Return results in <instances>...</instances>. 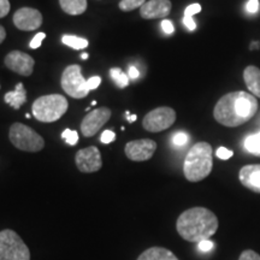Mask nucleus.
<instances>
[{"label":"nucleus","instance_id":"obj_1","mask_svg":"<svg viewBox=\"0 0 260 260\" xmlns=\"http://www.w3.org/2000/svg\"><path fill=\"white\" fill-rule=\"evenodd\" d=\"M258 111L256 98L247 92H232L216 104L213 117L219 124L229 128L240 126L252 119Z\"/></svg>","mask_w":260,"mask_h":260},{"label":"nucleus","instance_id":"obj_2","mask_svg":"<svg viewBox=\"0 0 260 260\" xmlns=\"http://www.w3.org/2000/svg\"><path fill=\"white\" fill-rule=\"evenodd\" d=\"M218 218L205 207H193L180 214L176 222L177 233L188 242L209 240L218 230Z\"/></svg>","mask_w":260,"mask_h":260},{"label":"nucleus","instance_id":"obj_3","mask_svg":"<svg viewBox=\"0 0 260 260\" xmlns=\"http://www.w3.org/2000/svg\"><path fill=\"white\" fill-rule=\"evenodd\" d=\"M212 168V147L207 142H198L184 159L183 174L189 182H200L209 176Z\"/></svg>","mask_w":260,"mask_h":260},{"label":"nucleus","instance_id":"obj_4","mask_svg":"<svg viewBox=\"0 0 260 260\" xmlns=\"http://www.w3.org/2000/svg\"><path fill=\"white\" fill-rule=\"evenodd\" d=\"M68 107H69V103L67 98L60 94H48V95L38 98L32 103L31 110L32 115L38 121L52 123L61 118L68 111Z\"/></svg>","mask_w":260,"mask_h":260},{"label":"nucleus","instance_id":"obj_5","mask_svg":"<svg viewBox=\"0 0 260 260\" xmlns=\"http://www.w3.org/2000/svg\"><path fill=\"white\" fill-rule=\"evenodd\" d=\"M9 139L16 148L24 152H40L45 147V140L34 129L22 123H14L10 126Z\"/></svg>","mask_w":260,"mask_h":260},{"label":"nucleus","instance_id":"obj_6","mask_svg":"<svg viewBox=\"0 0 260 260\" xmlns=\"http://www.w3.org/2000/svg\"><path fill=\"white\" fill-rule=\"evenodd\" d=\"M0 260H30L28 246L14 230L0 232Z\"/></svg>","mask_w":260,"mask_h":260},{"label":"nucleus","instance_id":"obj_7","mask_svg":"<svg viewBox=\"0 0 260 260\" xmlns=\"http://www.w3.org/2000/svg\"><path fill=\"white\" fill-rule=\"evenodd\" d=\"M60 84L64 92L74 99H83L90 92L87 87V80H84L82 75V69L77 64L65 68L61 74Z\"/></svg>","mask_w":260,"mask_h":260},{"label":"nucleus","instance_id":"obj_8","mask_svg":"<svg viewBox=\"0 0 260 260\" xmlns=\"http://www.w3.org/2000/svg\"><path fill=\"white\" fill-rule=\"evenodd\" d=\"M176 121V112L174 109L167 106L152 110L145 116L142 125L149 133H159L167 130Z\"/></svg>","mask_w":260,"mask_h":260},{"label":"nucleus","instance_id":"obj_9","mask_svg":"<svg viewBox=\"0 0 260 260\" xmlns=\"http://www.w3.org/2000/svg\"><path fill=\"white\" fill-rule=\"evenodd\" d=\"M110 117H111V110L109 107H100L87 113L81 123V132L83 136L92 138L106 124V122H109Z\"/></svg>","mask_w":260,"mask_h":260},{"label":"nucleus","instance_id":"obj_10","mask_svg":"<svg viewBox=\"0 0 260 260\" xmlns=\"http://www.w3.org/2000/svg\"><path fill=\"white\" fill-rule=\"evenodd\" d=\"M76 167L83 174H92L99 171L103 167V159L100 151L95 146L80 149L75 155Z\"/></svg>","mask_w":260,"mask_h":260},{"label":"nucleus","instance_id":"obj_11","mask_svg":"<svg viewBox=\"0 0 260 260\" xmlns=\"http://www.w3.org/2000/svg\"><path fill=\"white\" fill-rule=\"evenodd\" d=\"M157 151V144L151 139H141L130 141L125 145L124 152L128 159L133 161H146L153 157Z\"/></svg>","mask_w":260,"mask_h":260},{"label":"nucleus","instance_id":"obj_12","mask_svg":"<svg viewBox=\"0 0 260 260\" xmlns=\"http://www.w3.org/2000/svg\"><path fill=\"white\" fill-rule=\"evenodd\" d=\"M4 63L8 69L21 75V76L28 77L34 71L35 60L24 52L11 51L10 53L6 54Z\"/></svg>","mask_w":260,"mask_h":260},{"label":"nucleus","instance_id":"obj_13","mask_svg":"<svg viewBox=\"0 0 260 260\" xmlns=\"http://www.w3.org/2000/svg\"><path fill=\"white\" fill-rule=\"evenodd\" d=\"M42 15L37 9L32 8H21L15 12L14 24L16 28L23 31L37 30L42 24Z\"/></svg>","mask_w":260,"mask_h":260},{"label":"nucleus","instance_id":"obj_14","mask_svg":"<svg viewBox=\"0 0 260 260\" xmlns=\"http://www.w3.org/2000/svg\"><path fill=\"white\" fill-rule=\"evenodd\" d=\"M171 6L170 0H149L140 8V16L145 19L164 18L170 15Z\"/></svg>","mask_w":260,"mask_h":260},{"label":"nucleus","instance_id":"obj_15","mask_svg":"<svg viewBox=\"0 0 260 260\" xmlns=\"http://www.w3.org/2000/svg\"><path fill=\"white\" fill-rule=\"evenodd\" d=\"M239 180L247 189L260 194V164L243 167L239 172Z\"/></svg>","mask_w":260,"mask_h":260},{"label":"nucleus","instance_id":"obj_16","mask_svg":"<svg viewBox=\"0 0 260 260\" xmlns=\"http://www.w3.org/2000/svg\"><path fill=\"white\" fill-rule=\"evenodd\" d=\"M243 80L252 95L260 98V69L249 65L243 71Z\"/></svg>","mask_w":260,"mask_h":260},{"label":"nucleus","instance_id":"obj_17","mask_svg":"<svg viewBox=\"0 0 260 260\" xmlns=\"http://www.w3.org/2000/svg\"><path fill=\"white\" fill-rule=\"evenodd\" d=\"M4 100L9 106L12 107V109L15 110L21 109L22 105H24V104L27 103V90L24 89L22 82H18L16 84L14 90L6 93L4 96Z\"/></svg>","mask_w":260,"mask_h":260},{"label":"nucleus","instance_id":"obj_18","mask_svg":"<svg viewBox=\"0 0 260 260\" xmlns=\"http://www.w3.org/2000/svg\"><path fill=\"white\" fill-rule=\"evenodd\" d=\"M136 260H178L170 249L164 247H151L139 255Z\"/></svg>","mask_w":260,"mask_h":260},{"label":"nucleus","instance_id":"obj_19","mask_svg":"<svg viewBox=\"0 0 260 260\" xmlns=\"http://www.w3.org/2000/svg\"><path fill=\"white\" fill-rule=\"evenodd\" d=\"M59 5L65 14L79 16L87 10V0H59Z\"/></svg>","mask_w":260,"mask_h":260},{"label":"nucleus","instance_id":"obj_20","mask_svg":"<svg viewBox=\"0 0 260 260\" xmlns=\"http://www.w3.org/2000/svg\"><path fill=\"white\" fill-rule=\"evenodd\" d=\"M246 151L256 157H260V132L247 136L245 142H243Z\"/></svg>","mask_w":260,"mask_h":260},{"label":"nucleus","instance_id":"obj_21","mask_svg":"<svg viewBox=\"0 0 260 260\" xmlns=\"http://www.w3.org/2000/svg\"><path fill=\"white\" fill-rule=\"evenodd\" d=\"M61 41H63L64 45L74 48V50H83V48L88 47V40L83 38L75 37V35H64L61 38Z\"/></svg>","mask_w":260,"mask_h":260},{"label":"nucleus","instance_id":"obj_22","mask_svg":"<svg viewBox=\"0 0 260 260\" xmlns=\"http://www.w3.org/2000/svg\"><path fill=\"white\" fill-rule=\"evenodd\" d=\"M110 76H111L113 82L116 83V86L118 88H125V87H128L130 81L129 76L123 73V70L119 69V68H112L110 70Z\"/></svg>","mask_w":260,"mask_h":260},{"label":"nucleus","instance_id":"obj_23","mask_svg":"<svg viewBox=\"0 0 260 260\" xmlns=\"http://www.w3.org/2000/svg\"><path fill=\"white\" fill-rule=\"evenodd\" d=\"M146 3V0H121L119 2V9L124 12L133 11V10L141 8Z\"/></svg>","mask_w":260,"mask_h":260},{"label":"nucleus","instance_id":"obj_24","mask_svg":"<svg viewBox=\"0 0 260 260\" xmlns=\"http://www.w3.org/2000/svg\"><path fill=\"white\" fill-rule=\"evenodd\" d=\"M61 138L65 139V141L70 146L77 145V142H79V134H77V132L71 129H65L63 134H61Z\"/></svg>","mask_w":260,"mask_h":260},{"label":"nucleus","instance_id":"obj_25","mask_svg":"<svg viewBox=\"0 0 260 260\" xmlns=\"http://www.w3.org/2000/svg\"><path fill=\"white\" fill-rule=\"evenodd\" d=\"M188 140H189V136L186 133L183 132H177L175 133L174 135H172V144L175 146H177V147H182V146H184L188 142Z\"/></svg>","mask_w":260,"mask_h":260},{"label":"nucleus","instance_id":"obj_26","mask_svg":"<svg viewBox=\"0 0 260 260\" xmlns=\"http://www.w3.org/2000/svg\"><path fill=\"white\" fill-rule=\"evenodd\" d=\"M45 38H46V34H45V32H38V34L35 35L34 38H32V40L30 41V45H29V47H30L31 50H37V48L41 46V42Z\"/></svg>","mask_w":260,"mask_h":260},{"label":"nucleus","instance_id":"obj_27","mask_svg":"<svg viewBox=\"0 0 260 260\" xmlns=\"http://www.w3.org/2000/svg\"><path fill=\"white\" fill-rule=\"evenodd\" d=\"M239 260H260V255L252 249H246L241 253Z\"/></svg>","mask_w":260,"mask_h":260},{"label":"nucleus","instance_id":"obj_28","mask_svg":"<svg viewBox=\"0 0 260 260\" xmlns=\"http://www.w3.org/2000/svg\"><path fill=\"white\" fill-rule=\"evenodd\" d=\"M216 155L219 159H222V160H226V159H229V158L233 157L234 152L232 151V149H228L225 147H219L218 149H217Z\"/></svg>","mask_w":260,"mask_h":260},{"label":"nucleus","instance_id":"obj_29","mask_svg":"<svg viewBox=\"0 0 260 260\" xmlns=\"http://www.w3.org/2000/svg\"><path fill=\"white\" fill-rule=\"evenodd\" d=\"M115 139H116V134L112 132V130H105V132L103 133L102 138H100L103 144H105V145L111 144V142L115 141Z\"/></svg>","mask_w":260,"mask_h":260},{"label":"nucleus","instance_id":"obj_30","mask_svg":"<svg viewBox=\"0 0 260 260\" xmlns=\"http://www.w3.org/2000/svg\"><path fill=\"white\" fill-rule=\"evenodd\" d=\"M201 11V5L200 4H191L187 6L186 10H184V16H189V17H193L194 15L199 14Z\"/></svg>","mask_w":260,"mask_h":260},{"label":"nucleus","instance_id":"obj_31","mask_svg":"<svg viewBox=\"0 0 260 260\" xmlns=\"http://www.w3.org/2000/svg\"><path fill=\"white\" fill-rule=\"evenodd\" d=\"M10 9H11V5H10L9 0H0V18L8 16Z\"/></svg>","mask_w":260,"mask_h":260},{"label":"nucleus","instance_id":"obj_32","mask_svg":"<svg viewBox=\"0 0 260 260\" xmlns=\"http://www.w3.org/2000/svg\"><path fill=\"white\" fill-rule=\"evenodd\" d=\"M259 6H260L259 0H248V3H247L246 5V9L249 14H256V12L259 11Z\"/></svg>","mask_w":260,"mask_h":260},{"label":"nucleus","instance_id":"obj_33","mask_svg":"<svg viewBox=\"0 0 260 260\" xmlns=\"http://www.w3.org/2000/svg\"><path fill=\"white\" fill-rule=\"evenodd\" d=\"M100 83H102V79L99 76H93L89 80H87V87L89 90L96 89L100 86Z\"/></svg>","mask_w":260,"mask_h":260},{"label":"nucleus","instance_id":"obj_34","mask_svg":"<svg viewBox=\"0 0 260 260\" xmlns=\"http://www.w3.org/2000/svg\"><path fill=\"white\" fill-rule=\"evenodd\" d=\"M161 29L162 31L165 32V34H172V32L175 31V27L174 24H172L171 21H169V19H164V21H161Z\"/></svg>","mask_w":260,"mask_h":260},{"label":"nucleus","instance_id":"obj_35","mask_svg":"<svg viewBox=\"0 0 260 260\" xmlns=\"http://www.w3.org/2000/svg\"><path fill=\"white\" fill-rule=\"evenodd\" d=\"M213 242L210 241V240H204V241L198 243V248H199L201 252H210L211 249L213 248Z\"/></svg>","mask_w":260,"mask_h":260},{"label":"nucleus","instance_id":"obj_36","mask_svg":"<svg viewBox=\"0 0 260 260\" xmlns=\"http://www.w3.org/2000/svg\"><path fill=\"white\" fill-rule=\"evenodd\" d=\"M183 24L186 25L188 30H195V29H197V24H195L193 17H189V16H184Z\"/></svg>","mask_w":260,"mask_h":260},{"label":"nucleus","instance_id":"obj_37","mask_svg":"<svg viewBox=\"0 0 260 260\" xmlns=\"http://www.w3.org/2000/svg\"><path fill=\"white\" fill-rule=\"evenodd\" d=\"M128 76H129V79H132V80H138L140 77V71L136 69L135 67H130L129 71H128Z\"/></svg>","mask_w":260,"mask_h":260},{"label":"nucleus","instance_id":"obj_38","mask_svg":"<svg viewBox=\"0 0 260 260\" xmlns=\"http://www.w3.org/2000/svg\"><path fill=\"white\" fill-rule=\"evenodd\" d=\"M5 38H6L5 29H4V27H3V25H0V45H2L3 42H4Z\"/></svg>","mask_w":260,"mask_h":260},{"label":"nucleus","instance_id":"obj_39","mask_svg":"<svg viewBox=\"0 0 260 260\" xmlns=\"http://www.w3.org/2000/svg\"><path fill=\"white\" fill-rule=\"evenodd\" d=\"M125 116H126V118H128V122H130V123L135 122V121H136V118H138V116H136V115L130 116V112H129V111H126V112H125Z\"/></svg>","mask_w":260,"mask_h":260},{"label":"nucleus","instance_id":"obj_40","mask_svg":"<svg viewBox=\"0 0 260 260\" xmlns=\"http://www.w3.org/2000/svg\"><path fill=\"white\" fill-rule=\"evenodd\" d=\"M259 46H260L259 42H253V46H251V48L253 50V48H256V47H259Z\"/></svg>","mask_w":260,"mask_h":260},{"label":"nucleus","instance_id":"obj_41","mask_svg":"<svg viewBox=\"0 0 260 260\" xmlns=\"http://www.w3.org/2000/svg\"><path fill=\"white\" fill-rule=\"evenodd\" d=\"M81 58H82V59H87V58H88V53L81 54Z\"/></svg>","mask_w":260,"mask_h":260}]
</instances>
